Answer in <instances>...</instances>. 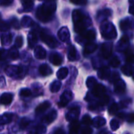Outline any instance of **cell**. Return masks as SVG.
Returning a JSON list of instances; mask_svg holds the SVG:
<instances>
[{"instance_id": "obj_1", "label": "cell", "mask_w": 134, "mask_h": 134, "mask_svg": "<svg viewBox=\"0 0 134 134\" xmlns=\"http://www.w3.org/2000/svg\"><path fill=\"white\" fill-rule=\"evenodd\" d=\"M57 9V3L53 1H46L40 5L36 10V17L42 22L49 21Z\"/></svg>"}, {"instance_id": "obj_2", "label": "cell", "mask_w": 134, "mask_h": 134, "mask_svg": "<svg viewBox=\"0 0 134 134\" xmlns=\"http://www.w3.org/2000/svg\"><path fill=\"white\" fill-rule=\"evenodd\" d=\"M27 72V68L24 66L17 65H9L5 69V73L10 78L21 79Z\"/></svg>"}, {"instance_id": "obj_3", "label": "cell", "mask_w": 134, "mask_h": 134, "mask_svg": "<svg viewBox=\"0 0 134 134\" xmlns=\"http://www.w3.org/2000/svg\"><path fill=\"white\" fill-rule=\"evenodd\" d=\"M72 16L75 24V31L78 33H81L87 27L86 23L85 15H83L80 10H74Z\"/></svg>"}, {"instance_id": "obj_4", "label": "cell", "mask_w": 134, "mask_h": 134, "mask_svg": "<svg viewBox=\"0 0 134 134\" xmlns=\"http://www.w3.org/2000/svg\"><path fill=\"white\" fill-rule=\"evenodd\" d=\"M39 36L42 41L44 42L50 48H56L58 46L57 40L47 30H42L39 33Z\"/></svg>"}, {"instance_id": "obj_5", "label": "cell", "mask_w": 134, "mask_h": 134, "mask_svg": "<svg viewBox=\"0 0 134 134\" xmlns=\"http://www.w3.org/2000/svg\"><path fill=\"white\" fill-rule=\"evenodd\" d=\"M13 119V115L12 113H4L2 115H0V130H2L3 125L10 123Z\"/></svg>"}, {"instance_id": "obj_6", "label": "cell", "mask_w": 134, "mask_h": 134, "mask_svg": "<svg viewBox=\"0 0 134 134\" xmlns=\"http://www.w3.org/2000/svg\"><path fill=\"white\" fill-rule=\"evenodd\" d=\"M72 98V93L70 91H65L60 97V100L59 102V106L60 108L67 105Z\"/></svg>"}, {"instance_id": "obj_7", "label": "cell", "mask_w": 134, "mask_h": 134, "mask_svg": "<svg viewBox=\"0 0 134 134\" xmlns=\"http://www.w3.org/2000/svg\"><path fill=\"white\" fill-rule=\"evenodd\" d=\"M38 42V36L36 34V31H35L34 30L30 31L27 35V43H28V46L30 48H34L35 46V45L37 44Z\"/></svg>"}, {"instance_id": "obj_8", "label": "cell", "mask_w": 134, "mask_h": 134, "mask_svg": "<svg viewBox=\"0 0 134 134\" xmlns=\"http://www.w3.org/2000/svg\"><path fill=\"white\" fill-rule=\"evenodd\" d=\"M13 100V94L11 93H4L0 97V103L3 105H9Z\"/></svg>"}, {"instance_id": "obj_9", "label": "cell", "mask_w": 134, "mask_h": 134, "mask_svg": "<svg viewBox=\"0 0 134 134\" xmlns=\"http://www.w3.org/2000/svg\"><path fill=\"white\" fill-rule=\"evenodd\" d=\"M57 116V111L56 110H52L51 111H49L46 115H45L42 118V122L43 123H45V124H49V123L53 122L56 119Z\"/></svg>"}, {"instance_id": "obj_10", "label": "cell", "mask_w": 134, "mask_h": 134, "mask_svg": "<svg viewBox=\"0 0 134 134\" xmlns=\"http://www.w3.org/2000/svg\"><path fill=\"white\" fill-rule=\"evenodd\" d=\"M49 61L56 66L60 65L63 62V57L58 53H53L50 54Z\"/></svg>"}, {"instance_id": "obj_11", "label": "cell", "mask_w": 134, "mask_h": 134, "mask_svg": "<svg viewBox=\"0 0 134 134\" xmlns=\"http://www.w3.org/2000/svg\"><path fill=\"white\" fill-rule=\"evenodd\" d=\"M34 54H35V57L37 59L42 60V59H45L46 57V49H45L42 46H37L35 48Z\"/></svg>"}, {"instance_id": "obj_12", "label": "cell", "mask_w": 134, "mask_h": 134, "mask_svg": "<svg viewBox=\"0 0 134 134\" xmlns=\"http://www.w3.org/2000/svg\"><path fill=\"white\" fill-rule=\"evenodd\" d=\"M105 91H106L105 86L100 84H97L93 88V93L95 97H104Z\"/></svg>"}, {"instance_id": "obj_13", "label": "cell", "mask_w": 134, "mask_h": 134, "mask_svg": "<svg viewBox=\"0 0 134 134\" xmlns=\"http://www.w3.org/2000/svg\"><path fill=\"white\" fill-rule=\"evenodd\" d=\"M50 106H51V104L49 101H44L43 103L38 104L35 108L36 115H41L44 113L46 110H48L50 108Z\"/></svg>"}, {"instance_id": "obj_14", "label": "cell", "mask_w": 134, "mask_h": 134, "mask_svg": "<svg viewBox=\"0 0 134 134\" xmlns=\"http://www.w3.org/2000/svg\"><path fill=\"white\" fill-rule=\"evenodd\" d=\"M79 109L75 108H71L67 114L66 118L68 121H72L75 122L76 121V119L79 117Z\"/></svg>"}, {"instance_id": "obj_15", "label": "cell", "mask_w": 134, "mask_h": 134, "mask_svg": "<svg viewBox=\"0 0 134 134\" xmlns=\"http://www.w3.org/2000/svg\"><path fill=\"white\" fill-rule=\"evenodd\" d=\"M58 37L59 38L63 41V42H67L69 39L70 35H69V31L66 27H61L59 31H58Z\"/></svg>"}, {"instance_id": "obj_16", "label": "cell", "mask_w": 134, "mask_h": 134, "mask_svg": "<svg viewBox=\"0 0 134 134\" xmlns=\"http://www.w3.org/2000/svg\"><path fill=\"white\" fill-rule=\"evenodd\" d=\"M38 72L42 76H48V75H51L53 73V71H52L51 68L48 64H41L39 66Z\"/></svg>"}, {"instance_id": "obj_17", "label": "cell", "mask_w": 134, "mask_h": 134, "mask_svg": "<svg viewBox=\"0 0 134 134\" xmlns=\"http://www.w3.org/2000/svg\"><path fill=\"white\" fill-rule=\"evenodd\" d=\"M34 24H35V22H34L33 19L28 16H23L21 19V21H20V24L24 27H30L33 26Z\"/></svg>"}, {"instance_id": "obj_18", "label": "cell", "mask_w": 134, "mask_h": 134, "mask_svg": "<svg viewBox=\"0 0 134 134\" xmlns=\"http://www.w3.org/2000/svg\"><path fill=\"white\" fill-rule=\"evenodd\" d=\"M13 35L11 33H5L1 35V42L3 46H8L12 42Z\"/></svg>"}, {"instance_id": "obj_19", "label": "cell", "mask_w": 134, "mask_h": 134, "mask_svg": "<svg viewBox=\"0 0 134 134\" xmlns=\"http://www.w3.org/2000/svg\"><path fill=\"white\" fill-rule=\"evenodd\" d=\"M68 57L69 60L74 61L77 60V51L75 46H70L68 47Z\"/></svg>"}, {"instance_id": "obj_20", "label": "cell", "mask_w": 134, "mask_h": 134, "mask_svg": "<svg viewBox=\"0 0 134 134\" xmlns=\"http://www.w3.org/2000/svg\"><path fill=\"white\" fill-rule=\"evenodd\" d=\"M112 49V45L111 43H104L102 46V53L105 58H108L111 53Z\"/></svg>"}, {"instance_id": "obj_21", "label": "cell", "mask_w": 134, "mask_h": 134, "mask_svg": "<svg viewBox=\"0 0 134 134\" xmlns=\"http://www.w3.org/2000/svg\"><path fill=\"white\" fill-rule=\"evenodd\" d=\"M8 57L12 60H16L19 57V52L17 48L15 46H13L9 51H8Z\"/></svg>"}, {"instance_id": "obj_22", "label": "cell", "mask_w": 134, "mask_h": 134, "mask_svg": "<svg viewBox=\"0 0 134 134\" xmlns=\"http://www.w3.org/2000/svg\"><path fill=\"white\" fill-rule=\"evenodd\" d=\"M126 90V85L123 82V81H119L115 83V92H116L117 93H123Z\"/></svg>"}, {"instance_id": "obj_23", "label": "cell", "mask_w": 134, "mask_h": 134, "mask_svg": "<svg viewBox=\"0 0 134 134\" xmlns=\"http://www.w3.org/2000/svg\"><path fill=\"white\" fill-rule=\"evenodd\" d=\"M32 90H33V93H33V95L35 97L42 95V93H43V90H42V86L39 84H38V83H35V84L32 85Z\"/></svg>"}, {"instance_id": "obj_24", "label": "cell", "mask_w": 134, "mask_h": 134, "mask_svg": "<svg viewBox=\"0 0 134 134\" xmlns=\"http://www.w3.org/2000/svg\"><path fill=\"white\" fill-rule=\"evenodd\" d=\"M21 4L23 6V9L24 11H30L32 9L34 6V2L33 1H21Z\"/></svg>"}, {"instance_id": "obj_25", "label": "cell", "mask_w": 134, "mask_h": 134, "mask_svg": "<svg viewBox=\"0 0 134 134\" xmlns=\"http://www.w3.org/2000/svg\"><path fill=\"white\" fill-rule=\"evenodd\" d=\"M68 75V69L67 68H62L59 69V71L57 73V78L59 79H65Z\"/></svg>"}, {"instance_id": "obj_26", "label": "cell", "mask_w": 134, "mask_h": 134, "mask_svg": "<svg viewBox=\"0 0 134 134\" xmlns=\"http://www.w3.org/2000/svg\"><path fill=\"white\" fill-rule=\"evenodd\" d=\"M110 74V71L108 70V68L107 67H104L103 68H101V70L99 71V77L101 79H106L108 78Z\"/></svg>"}, {"instance_id": "obj_27", "label": "cell", "mask_w": 134, "mask_h": 134, "mask_svg": "<svg viewBox=\"0 0 134 134\" xmlns=\"http://www.w3.org/2000/svg\"><path fill=\"white\" fill-rule=\"evenodd\" d=\"M79 130V123L77 121L72 122L70 126V134H78Z\"/></svg>"}, {"instance_id": "obj_28", "label": "cell", "mask_w": 134, "mask_h": 134, "mask_svg": "<svg viewBox=\"0 0 134 134\" xmlns=\"http://www.w3.org/2000/svg\"><path fill=\"white\" fill-rule=\"evenodd\" d=\"M20 97L26 98V97H29L32 95V91L30 89L27 88H23L20 90Z\"/></svg>"}, {"instance_id": "obj_29", "label": "cell", "mask_w": 134, "mask_h": 134, "mask_svg": "<svg viewBox=\"0 0 134 134\" xmlns=\"http://www.w3.org/2000/svg\"><path fill=\"white\" fill-rule=\"evenodd\" d=\"M31 121L27 119V118H23L20 119V123H19V127L20 130H25L26 128L28 127V126L30 125Z\"/></svg>"}, {"instance_id": "obj_30", "label": "cell", "mask_w": 134, "mask_h": 134, "mask_svg": "<svg viewBox=\"0 0 134 134\" xmlns=\"http://www.w3.org/2000/svg\"><path fill=\"white\" fill-rule=\"evenodd\" d=\"M61 86V83L59 81H54L51 85H50V91L52 93H57V91L60 90Z\"/></svg>"}, {"instance_id": "obj_31", "label": "cell", "mask_w": 134, "mask_h": 134, "mask_svg": "<svg viewBox=\"0 0 134 134\" xmlns=\"http://www.w3.org/2000/svg\"><path fill=\"white\" fill-rule=\"evenodd\" d=\"M96 45L93 44V43H89L86 46V48H85V51L84 53L86 54H88V53H93L95 49H96Z\"/></svg>"}, {"instance_id": "obj_32", "label": "cell", "mask_w": 134, "mask_h": 134, "mask_svg": "<svg viewBox=\"0 0 134 134\" xmlns=\"http://www.w3.org/2000/svg\"><path fill=\"white\" fill-rule=\"evenodd\" d=\"M24 44V38L21 35H19L15 39V42H14V46L16 48H20L22 47Z\"/></svg>"}, {"instance_id": "obj_33", "label": "cell", "mask_w": 134, "mask_h": 134, "mask_svg": "<svg viewBox=\"0 0 134 134\" xmlns=\"http://www.w3.org/2000/svg\"><path fill=\"white\" fill-rule=\"evenodd\" d=\"M10 28V24L6 21H1L0 22V31H7Z\"/></svg>"}, {"instance_id": "obj_34", "label": "cell", "mask_w": 134, "mask_h": 134, "mask_svg": "<svg viewBox=\"0 0 134 134\" xmlns=\"http://www.w3.org/2000/svg\"><path fill=\"white\" fill-rule=\"evenodd\" d=\"M10 26H12L13 28L15 29H19L20 28V23L19 20L16 19V17L13 16L10 19V23H9Z\"/></svg>"}, {"instance_id": "obj_35", "label": "cell", "mask_w": 134, "mask_h": 134, "mask_svg": "<svg viewBox=\"0 0 134 134\" xmlns=\"http://www.w3.org/2000/svg\"><path fill=\"white\" fill-rule=\"evenodd\" d=\"M46 131V128L43 125H39L35 129V134H44Z\"/></svg>"}, {"instance_id": "obj_36", "label": "cell", "mask_w": 134, "mask_h": 134, "mask_svg": "<svg viewBox=\"0 0 134 134\" xmlns=\"http://www.w3.org/2000/svg\"><path fill=\"white\" fill-rule=\"evenodd\" d=\"M8 57V52L5 49H0V60H4Z\"/></svg>"}, {"instance_id": "obj_37", "label": "cell", "mask_w": 134, "mask_h": 134, "mask_svg": "<svg viewBox=\"0 0 134 134\" xmlns=\"http://www.w3.org/2000/svg\"><path fill=\"white\" fill-rule=\"evenodd\" d=\"M118 110H119L118 104H113L110 107V108H109V112H110L111 115H113V114H115Z\"/></svg>"}, {"instance_id": "obj_38", "label": "cell", "mask_w": 134, "mask_h": 134, "mask_svg": "<svg viewBox=\"0 0 134 134\" xmlns=\"http://www.w3.org/2000/svg\"><path fill=\"white\" fill-rule=\"evenodd\" d=\"M119 64H120V61H119V58H118L117 57H114V58L111 60V65L112 67H114V68L118 67V66L119 65Z\"/></svg>"}, {"instance_id": "obj_39", "label": "cell", "mask_w": 134, "mask_h": 134, "mask_svg": "<svg viewBox=\"0 0 134 134\" xmlns=\"http://www.w3.org/2000/svg\"><path fill=\"white\" fill-rule=\"evenodd\" d=\"M13 2V0H0V5L2 6H8Z\"/></svg>"}, {"instance_id": "obj_40", "label": "cell", "mask_w": 134, "mask_h": 134, "mask_svg": "<svg viewBox=\"0 0 134 134\" xmlns=\"http://www.w3.org/2000/svg\"><path fill=\"white\" fill-rule=\"evenodd\" d=\"M126 61H128L129 63H132L134 61V54L132 53H126Z\"/></svg>"}, {"instance_id": "obj_41", "label": "cell", "mask_w": 134, "mask_h": 134, "mask_svg": "<svg viewBox=\"0 0 134 134\" xmlns=\"http://www.w3.org/2000/svg\"><path fill=\"white\" fill-rule=\"evenodd\" d=\"M83 122L86 125H88V124H90L91 122V119L88 115H86L85 117H83Z\"/></svg>"}, {"instance_id": "obj_42", "label": "cell", "mask_w": 134, "mask_h": 134, "mask_svg": "<svg viewBox=\"0 0 134 134\" xmlns=\"http://www.w3.org/2000/svg\"><path fill=\"white\" fill-rule=\"evenodd\" d=\"M92 133V130L89 127H86L82 130V134H91Z\"/></svg>"}, {"instance_id": "obj_43", "label": "cell", "mask_w": 134, "mask_h": 134, "mask_svg": "<svg viewBox=\"0 0 134 134\" xmlns=\"http://www.w3.org/2000/svg\"><path fill=\"white\" fill-rule=\"evenodd\" d=\"M5 86V79L3 76L0 77V88H3Z\"/></svg>"}, {"instance_id": "obj_44", "label": "cell", "mask_w": 134, "mask_h": 134, "mask_svg": "<svg viewBox=\"0 0 134 134\" xmlns=\"http://www.w3.org/2000/svg\"><path fill=\"white\" fill-rule=\"evenodd\" d=\"M71 2L72 3H74V4H79V5H85V4H86V1H82V2H80V1H71Z\"/></svg>"}, {"instance_id": "obj_45", "label": "cell", "mask_w": 134, "mask_h": 134, "mask_svg": "<svg viewBox=\"0 0 134 134\" xmlns=\"http://www.w3.org/2000/svg\"><path fill=\"white\" fill-rule=\"evenodd\" d=\"M53 134H64V130L62 129H57L53 132Z\"/></svg>"}, {"instance_id": "obj_46", "label": "cell", "mask_w": 134, "mask_h": 134, "mask_svg": "<svg viewBox=\"0 0 134 134\" xmlns=\"http://www.w3.org/2000/svg\"><path fill=\"white\" fill-rule=\"evenodd\" d=\"M130 122H134V114H131L129 115V118L127 119Z\"/></svg>"}, {"instance_id": "obj_47", "label": "cell", "mask_w": 134, "mask_h": 134, "mask_svg": "<svg viewBox=\"0 0 134 134\" xmlns=\"http://www.w3.org/2000/svg\"><path fill=\"white\" fill-rule=\"evenodd\" d=\"M1 18H2V16H1V13H0V22L2 21V20H1Z\"/></svg>"}]
</instances>
